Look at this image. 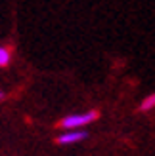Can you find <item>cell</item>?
I'll list each match as a JSON object with an SVG mask.
<instances>
[{"mask_svg": "<svg viewBox=\"0 0 155 156\" xmlns=\"http://www.w3.org/2000/svg\"><path fill=\"white\" fill-rule=\"evenodd\" d=\"M98 118V111H88L84 114H73V116H67V118L61 120L59 126L65 128V129H73V128H79V126H86L88 122L96 120Z\"/></svg>", "mask_w": 155, "mask_h": 156, "instance_id": "cell-1", "label": "cell"}, {"mask_svg": "<svg viewBox=\"0 0 155 156\" xmlns=\"http://www.w3.org/2000/svg\"><path fill=\"white\" fill-rule=\"evenodd\" d=\"M84 137H86L84 131H67V133H63V135L58 139V143H61V145H71V143L81 141V139H84Z\"/></svg>", "mask_w": 155, "mask_h": 156, "instance_id": "cell-2", "label": "cell"}, {"mask_svg": "<svg viewBox=\"0 0 155 156\" xmlns=\"http://www.w3.org/2000/svg\"><path fill=\"white\" fill-rule=\"evenodd\" d=\"M12 59V53L8 48H4V46H0V67H8V63H10Z\"/></svg>", "mask_w": 155, "mask_h": 156, "instance_id": "cell-3", "label": "cell"}, {"mask_svg": "<svg viewBox=\"0 0 155 156\" xmlns=\"http://www.w3.org/2000/svg\"><path fill=\"white\" fill-rule=\"evenodd\" d=\"M153 107H155V93H151V95H148V97L142 101L140 111H151Z\"/></svg>", "mask_w": 155, "mask_h": 156, "instance_id": "cell-4", "label": "cell"}, {"mask_svg": "<svg viewBox=\"0 0 155 156\" xmlns=\"http://www.w3.org/2000/svg\"><path fill=\"white\" fill-rule=\"evenodd\" d=\"M2 97H4V93H2V91H0V99H2Z\"/></svg>", "mask_w": 155, "mask_h": 156, "instance_id": "cell-5", "label": "cell"}]
</instances>
